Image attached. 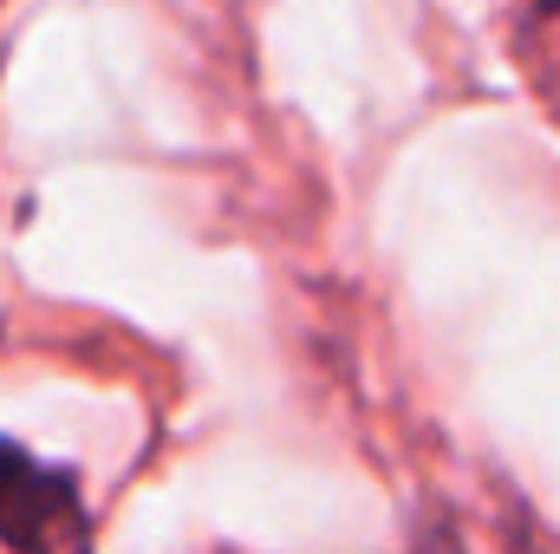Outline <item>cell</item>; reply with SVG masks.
Masks as SVG:
<instances>
[{"mask_svg":"<svg viewBox=\"0 0 560 554\" xmlns=\"http://www.w3.org/2000/svg\"><path fill=\"white\" fill-rule=\"evenodd\" d=\"M92 522L79 503V476L59 463H39L13 437H0V542L26 554L85 549Z\"/></svg>","mask_w":560,"mask_h":554,"instance_id":"6da1fadb","label":"cell"},{"mask_svg":"<svg viewBox=\"0 0 560 554\" xmlns=\"http://www.w3.org/2000/svg\"><path fill=\"white\" fill-rule=\"evenodd\" d=\"M555 7H560V0H535V13H555Z\"/></svg>","mask_w":560,"mask_h":554,"instance_id":"7a4b0ae2","label":"cell"}]
</instances>
